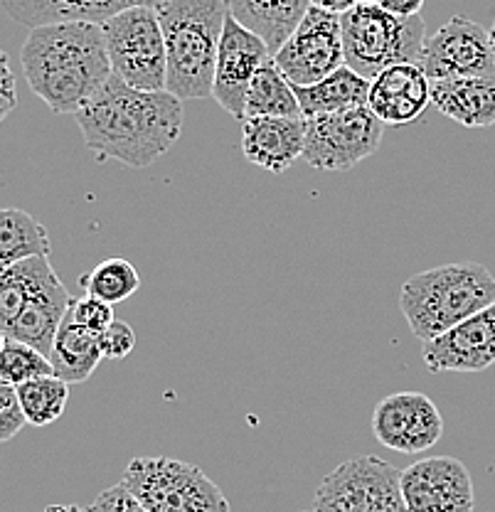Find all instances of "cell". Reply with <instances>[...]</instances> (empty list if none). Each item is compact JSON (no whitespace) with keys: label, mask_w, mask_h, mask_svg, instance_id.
Here are the masks:
<instances>
[{"label":"cell","mask_w":495,"mask_h":512,"mask_svg":"<svg viewBox=\"0 0 495 512\" xmlns=\"http://www.w3.org/2000/svg\"><path fill=\"white\" fill-rule=\"evenodd\" d=\"M372 434L397 453H424L439 444L444 419L422 392H395L380 399L372 412Z\"/></svg>","instance_id":"cell-13"},{"label":"cell","mask_w":495,"mask_h":512,"mask_svg":"<svg viewBox=\"0 0 495 512\" xmlns=\"http://www.w3.org/2000/svg\"><path fill=\"white\" fill-rule=\"evenodd\" d=\"M491 45H493V52H495V23H493V28H491Z\"/></svg>","instance_id":"cell-39"},{"label":"cell","mask_w":495,"mask_h":512,"mask_svg":"<svg viewBox=\"0 0 495 512\" xmlns=\"http://www.w3.org/2000/svg\"><path fill=\"white\" fill-rule=\"evenodd\" d=\"M50 375H55L50 357L30 348V345L5 338L3 352H0V380L20 387V384L37 380V377Z\"/></svg>","instance_id":"cell-29"},{"label":"cell","mask_w":495,"mask_h":512,"mask_svg":"<svg viewBox=\"0 0 495 512\" xmlns=\"http://www.w3.org/2000/svg\"><path fill=\"white\" fill-rule=\"evenodd\" d=\"M165 40V92L180 101L212 96L227 0H165L156 8Z\"/></svg>","instance_id":"cell-3"},{"label":"cell","mask_w":495,"mask_h":512,"mask_svg":"<svg viewBox=\"0 0 495 512\" xmlns=\"http://www.w3.org/2000/svg\"><path fill=\"white\" fill-rule=\"evenodd\" d=\"M111 74L141 92H163L168 60L156 8H124L101 23Z\"/></svg>","instance_id":"cell-7"},{"label":"cell","mask_w":495,"mask_h":512,"mask_svg":"<svg viewBox=\"0 0 495 512\" xmlns=\"http://www.w3.org/2000/svg\"><path fill=\"white\" fill-rule=\"evenodd\" d=\"M18 399L23 407L25 421L33 426H50L65 414L69 402V384L62 382L60 377H37L20 384Z\"/></svg>","instance_id":"cell-28"},{"label":"cell","mask_w":495,"mask_h":512,"mask_svg":"<svg viewBox=\"0 0 495 512\" xmlns=\"http://www.w3.org/2000/svg\"><path fill=\"white\" fill-rule=\"evenodd\" d=\"M99 335L101 333H94V330L74 323L72 316L67 313L50 352L55 377H60L67 384L87 382L99 367V362L104 360Z\"/></svg>","instance_id":"cell-22"},{"label":"cell","mask_w":495,"mask_h":512,"mask_svg":"<svg viewBox=\"0 0 495 512\" xmlns=\"http://www.w3.org/2000/svg\"><path fill=\"white\" fill-rule=\"evenodd\" d=\"M306 148V119L257 116L242 121V153L266 173H284Z\"/></svg>","instance_id":"cell-17"},{"label":"cell","mask_w":495,"mask_h":512,"mask_svg":"<svg viewBox=\"0 0 495 512\" xmlns=\"http://www.w3.org/2000/svg\"><path fill=\"white\" fill-rule=\"evenodd\" d=\"M385 124L367 106L306 119L303 160L316 170L343 173L380 148Z\"/></svg>","instance_id":"cell-9"},{"label":"cell","mask_w":495,"mask_h":512,"mask_svg":"<svg viewBox=\"0 0 495 512\" xmlns=\"http://www.w3.org/2000/svg\"><path fill=\"white\" fill-rule=\"evenodd\" d=\"M79 284L87 296L101 298L109 306H116L141 288V276H138L136 266L126 261L124 256H111V259L94 266L89 274H84Z\"/></svg>","instance_id":"cell-27"},{"label":"cell","mask_w":495,"mask_h":512,"mask_svg":"<svg viewBox=\"0 0 495 512\" xmlns=\"http://www.w3.org/2000/svg\"><path fill=\"white\" fill-rule=\"evenodd\" d=\"M50 256H35L10 266L0 274V330L8 333L10 325L23 313L25 303L37 291V286L52 274Z\"/></svg>","instance_id":"cell-26"},{"label":"cell","mask_w":495,"mask_h":512,"mask_svg":"<svg viewBox=\"0 0 495 512\" xmlns=\"http://www.w3.org/2000/svg\"><path fill=\"white\" fill-rule=\"evenodd\" d=\"M5 13L30 30L60 23H106L121 8V0H0Z\"/></svg>","instance_id":"cell-21"},{"label":"cell","mask_w":495,"mask_h":512,"mask_svg":"<svg viewBox=\"0 0 495 512\" xmlns=\"http://www.w3.org/2000/svg\"><path fill=\"white\" fill-rule=\"evenodd\" d=\"M271 60L289 79L291 87H311L335 69L345 67L340 15L311 5L298 28Z\"/></svg>","instance_id":"cell-10"},{"label":"cell","mask_w":495,"mask_h":512,"mask_svg":"<svg viewBox=\"0 0 495 512\" xmlns=\"http://www.w3.org/2000/svg\"><path fill=\"white\" fill-rule=\"evenodd\" d=\"M30 89L52 114L77 116L111 79L104 32L97 23H60L30 30L23 52Z\"/></svg>","instance_id":"cell-2"},{"label":"cell","mask_w":495,"mask_h":512,"mask_svg":"<svg viewBox=\"0 0 495 512\" xmlns=\"http://www.w3.org/2000/svg\"><path fill=\"white\" fill-rule=\"evenodd\" d=\"M495 303V276L483 264L461 261L414 274L399 291V308L424 345Z\"/></svg>","instance_id":"cell-4"},{"label":"cell","mask_w":495,"mask_h":512,"mask_svg":"<svg viewBox=\"0 0 495 512\" xmlns=\"http://www.w3.org/2000/svg\"><path fill=\"white\" fill-rule=\"evenodd\" d=\"M69 316H72L74 323L84 325V328L94 330V333H104V330L116 320L114 306H109V303L101 301V298L87 296V293H84L82 298H77V301L72 298Z\"/></svg>","instance_id":"cell-30"},{"label":"cell","mask_w":495,"mask_h":512,"mask_svg":"<svg viewBox=\"0 0 495 512\" xmlns=\"http://www.w3.org/2000/svg\"><path fill=\"white\" fill-rule=\"evenodd\" d=\"M3 345H5V333L0 330V352H3Z\"/></svg>","instance_id":"cell-40"},{"label":"cell","mask_w":495,"mask_h":512,"mask_svg":"<svg viewBox=\"0 0 495 512\" xmlns=\"http://www.w3.org/2000/svg\"><path fill=\"white\" fill-rule=\"evenodd\" d=\"M72 306V296H69L67 286L62 284V279L57 276V271H52L37 291L30 296V301L25 303L23 313L18 320L8 328L5 338L18 340V343L30 345L42 355L50 357L52 343H55V335L60 330L62 320L69 313Z\"/></svg>","instance_id":"cell-18"},{"label":"cell","mask_w":495,"mask_h":512,"mask_svg":"<svg viewBox=\"0 0 495 512\" xmlns=\"http://www.w3.org/2000/svg\"><path fill=\"white\" fill-rule=\"evenodd\" d=\"M431 104L446 119L466 128L495 124V77L431 82Z\"/></svg>","instance_id":"cell-19"},{"label":"cell","mask_w":495,"mask_h":512,"mask_svg":"<svg viewBox=\"0 0 495 512\" xmlns=\"http://www.w3.org/2000/svg\"><path fill=\"white\" fill-rule=\"evenodd\" d=\"M402 471L377 456L340 463L313 495V512H407L399 485Z\"/></svg>","instance_id":"cell-8"},{"label":"cell","mask_w":495,"mask_h":512,"mask_svg":"<svg viewBox=\"0 0 495 512\" xmlns=\"http://www.w3.org/2000/svg\"><path fill=\"white\" fill-rule=\"evenodd\" d=\"M18 106V92H15V77L10 69L8 55L0 50V121Z\"/></svg>","instance_id":"cell-34"},{"label":"cell","mask_w":495,"mask_h":512,"mask_svg":"<svg viewBox=\"0 0 495 512\" xmlns=\"http://www.w3.org/2000/svg\"><path fill=\"white\" fill-rule=\"evenodd\" d=\"M25 424L28 421H25L23 407H20L18 389L0 380V444L15 439Z\"/></svg>","instance_id":"cell-31"},{"label":"cell","mask_w":495,"mask_h":512,"mask_svg":"<svg viewBox=\"0 0 495 512\" xmlns=\"http://www.w3.org/2000/svg\"><path fill=\"white\" fill-rule=\"evenodd\" d=\"M417 64L427 74L429 82L495 77L491 32L463 15H454L449 23L427 37Z\"/></svg>","instance_id":"cell-11"},{"label":"cell","mask_w":495,"mask_h":512,"mask_svg":"<svg viewBox=\"0 0 495 512\" xmlns=\"http://www.w3.org/2000/svg\"><path fill=\"white\" fill-rule=\"evenodd\" d=\"M345 67L367 82L395 64H417L427 42L422 15L399 18L380 5L358 3L340 15Z\"/></svg>","instance_id":"cell-5"},{"label":"cell","mask_w":495,"mask_h":512,"mask_svg":"<svg viewBox=\"0 0 495 512\" xmlns=\"http://www.w3.org/2000/svg\"><path fill=\"white\" fill-rule=\"evenodd\" d=\"M50 252L45 224L18 207H0V274L20 261L50 256Z\"/></svg>","instance_id":"cell-24"},{"label":"cell","mask_w":495,"mask_h":512,"mask_svg":"<svg viewBox=\"0 0 495 512\" xmlns=\"http://www.w3.org/2000/svg\"><path fill=\"white\" fill-rule=\"evenodd\" d=\"M161 3H165V0H121V8H138V5H143V8H158Z\"/></svg>","instance_id":"cell-37"},{"label":"cell","mask_w":495,"mask_h":512,"mask_svg":"<svg viewBox=\"0 0 495 512\" xmlns=\"http://www.w3.org/2000/svg\"><path fill=\"white\" fill-rule=\"evenodd\" d=\"M358 3H365V5H375L377 0H358Z\"/></svg>","instance_id":"cell-41"},{"label":"cell","mask_w":495,"mask_h":512,"mask_svg":"<svg viewBox=\"0 0 495 512\" xmlns=\"http://www.w3.org/2000/svg\"><path fill=\"white\" fill-rule=\"evenodd\" d=\"M42 512H87V510L79 508V505H50V508H45Z\"/></svg>","instance_id":"cell-38"},{"label":"cell","mask_w":495,"mask_h":512,"mask_svg":"<svg viewBox=\"0 0 495 512\" xmlns=\"http://www.w3.org/2000/svg\"><path fill=\"white\" fill-rule=\"evenodd\" d=\"M269 47L254 32L227 15L222 30L220 50H217L215 82H212V99L225 109L232 119L244 121V96L259 67L269 60Z\"/></svg>","instance_id":"cell-14"},{"label":"cell","mask_w":495,"mask_h":512,"mask_svg":"<svg viewBox=\"0 0 495 512\" xmlns=\"http://www.w3.org/2000/svg\"><path fill=\"white\" fill-rule=\"evenodd\" d=\"M257 116H274V119H303L301 109L289 79L281 74L274 60H266L259 72L254 74L244 96V119H257Z\"/></svg>","instance_id":"cell-25"},{"label":"cell","mask_w":495,"mask_h":512,"mask_svg":"<svg viewBox=\"0 0 495 512\" xmlns=\"http://www.w3.org/2000/svg\"><path fill=\"white\" fill-rule=\"evenodd\" d=\"M294 94L303 119H313V116L367 106L370 82L350 67H340L311 87H294Z\"/></svg>","instance_id":"cell-23"},{"label":"cell","mask_w":495,"mask_h":512,"mask_svg":"<svg viewBox=\"0 0 495 512\" xmlns=\"http://www.w3.org/2000/svg\"><path fill=\"white\" fill-rule=\"evenodd\" d=\"M431 104V82L419 64H395L370 79L367 109L385 126L417 121Z\"/></svg>","instance_id":"cell-16"},{"label":"cell","mask_w":495,"mask_h":512,"mask_svg":"<svg viewBox=\"0 0 495 512\" xmlns=\"http://www.w3.org/2000/svg\"><path fill=\"white\" fill-rule=\"evenodd\" d=\"M407 512H473V480L454 456H431L399 476Z\"/></svg>","instance_id":"cell-12"},{"label":"cell","mask_w":495,"mask_h":512,"mask_svg":"<svg viewBox=\"0 0 495 512\" xmlns=\"http://www.w3.org/2000/svg\"><path fill=\"white\" fill-rule=\"evenodd\" d=\"M99 338L104 360H124L136 348V333H133L131 325L124 323V320H114Z\"/></svg>","instance_id":"cell-32"},{"label":"cell","mask_w":495,"mask_h":512,"mask_svg":"<svg viewBox=\"0 0 495 512\" xmlns=\"http://www.w3.org/2000/svg\"><path fill=\"white\" fill-rule=\"evenodd\" d=\"M121 485L146 512H232L230 500L193 463L165 456H136Z\"/></svg>","instance_id":"cell-6"},{"label":"cell","mask_w":495,"mask_h":512,"mask_svg":"<svg viewBox=\"0 0 495 512\" xmlns=\"http://www.w3.org/2000/svg\"><path fill=\"white\" fill-rule=\"evenodd\" d=\"M301 512H313V510H301Z\"/></svg>","instance_id":"cell-42"},{"label":"cell","mask_w":495,"mask_h":512,"mask_svg":"<svg viewBox=\"0 0 495 512\" xmlns=\"http://www.w3.org/2000/svg\"><path fill=\"white\" fill-rule=\"evenodd\" d=\"M311 5L313 8L328 10V13L343 15V13H348L350 8H355V5H358V0H311Z\"/></svg>","instance_id":"cell-36"},{"label":"cell","mask_w":495,"mask_h":512,"mask_svg":"<svg viewBox=\"0 0 495 512\" xmlns=\"http://www.w3.org/2000/svg\"><path fill=\"white\" fill-rule=\"evenodd\" d=\"M377 5L399 18H414V15H422L424 0H377Z\"/></svg>","instance_id":"cell-35"},{"label":"cell","mask_w":495,"mask_h":512,"mask_svg":"<svg viewBox=\"0 0 495 512\" xmlns=\"http://www.w3.org/2000/svg\"><path fill=\"white\" fill-rule=\"evenodd\" d=\"M87 512H146L143 505L124 488V485H111V488L101 490Z\"/></svg>","instance_id":"cell-33"},{"label":"cell","mask_w":495,"mask_h":512,"mask_svg":"<svg viewBox=\"0 0 495 512\" xmlns=\"http://www.w3.org/2000/svg\"><path fill=\"white\" fill-rule=\"evenodd\" d=\"M84 146L129 168H148L178 143L183 101L170 92H141L111 74L106 87L79 111Z\"/></svg>","instance_id":"cell-1"},{"label":"cell","mask_w":495,"mask_h":512,"mask_svg":"<svg viewBox=\"0 0 495 512\" xmlns=\"http://www.w3.org/2000/svg\"><path fill=\"white\" fill-rule=\"evenodd\" d=\"M495 362V303L424 345L431 372H483Z\"/></svg>","instance_id":"cell-15"},{"label":"cell","mask_w":495,"mask_h":512,"mask_svg":"<svg viewBox=\"0 0 495 512\" xmlns=\"http://www.w3.org/2000/svg\"><path fill=\"white\" fill-rule=\"evenodd\" d=\"M227 3L232 18L264 40L271 57L284 47L311 8V0H227Z\"/></svg>","instance_id":"cell-20"}]
</instances>
